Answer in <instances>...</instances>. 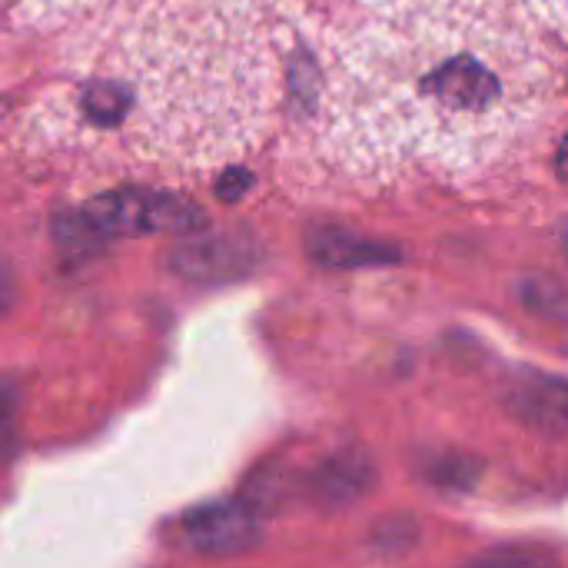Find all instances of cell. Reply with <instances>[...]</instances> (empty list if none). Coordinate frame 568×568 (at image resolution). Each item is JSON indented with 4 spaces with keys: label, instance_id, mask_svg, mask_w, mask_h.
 Wrapping results in <instances>:
<instances>
[{
    "label": "cell",
    "instance_id": "277c9868",
    "mask_svg": "<svg viewBox=\"0 0 568 568\" xmlns=\"http://www.w3.org/2000/svg\"><path fill=\"white\" fill-rule=\"evenodd\" d=\"M170 266L196 283H213V280H233L246 273L250 266V250L233 240V236H213V240H196L186 243L173 253Z\"/></svg>",
    "mask_w": 568,
    "mask_h": 568
},
{
    "label": "cell",
    "instance_id": "6da1fadb",
    "mask_svg": "<svg viewBox=\"0 0 568 568\" xmlns=\"http://www.w3.org/2000/svg\"><path fill=\"white\" fill-rule=\"evenodd\" d=\"M329 163L466 176L532 130L552 67L503 0H363L300 87Z\"/></svg>",
    "mask_w": 568,
    "mask_h": 568
},
{
    "label": "cell",
    "instance_id": "9c48e42d",
    "mask_svg": "<svg viewBox=\"0 0 568 568\" xmlns=\"http://www.w3.org/2000/svg\"><path fill=\"white\" fill-rule=\"evenodd\" d=\"M523 3H529L549 27L568 33V0H523Z\"/></svg>",
    "mask_w": 568,
    "mask_h": 568
},
{
    "label": "cell",
    "instance_id": "8fae6325",
    "mask_svg": "<svg viewBox=\"0 0 568 568\" xmlns=\"http://www.w3.org/2000/svg\"><path fill=\"white\" fill-rule=\"evenodd\" d=\"M13 273L7 270V263H0V313H7L10 310V303H13Z\"/></svg>",
    "mask_w": 568,
    "mask_h": 568
},
{
    "label": "cell",
    "instance_id": "30bf717a",
    "mask_svg": "<svg viewBox=\"0 0 568 568\" xmlns=\"http://www.w3.org/2000/svg\"><path fill=\"white\" fill-rule=\"evenodd\" d=\"M246 183H250V176H246V173H236V170H233V173H226V176L220 180V193H223V200H236V196H240V190H243Z\"/></svg>",
    "mask_w": 568,
    "mask_h": 568
},
{
    "label": "cell",
    "instance_id": "7a4b0ae2",
    "mask_svg": "<svg viewBox=\"0 0 568 568\" xmlns=\"http://www.w3.org/2000/svg\"><path fill=\"white\" fill-rule=\"evenodd\" d=\"M83 220L97 236H140V233H193L206 223L203 210L173 193L153 190H116L93 196Z\"/></svg>",
    "mask_w": 568,
    "mask_h": 568
},
{
    "label": "cell",
    "instance_id": "4fadbf2b",
    "mask_svg": "<svg viewBox=\"0 0 568 568\" xmlns=\"http://www.w3.org/2000/svg\"><path fill=\"white\" fill-rule=\"evenodd\" d=\"M566 250H568V226H566Z\"/></svg>",
    "mask_w": 568,
    "mask_h": 568
},
{
    "label": "cell",
    "instance_id": "7c38bea8",
    "mask_svg": "<svg viewBox=\"0 0 568 568\" xmlns=\"http://www.w3.org/2000/svg\"><path fill=\"white\" fill-rule=\"evenodd\" d=\"M559 173L568 176V136H566V143H562V150H559Z\"/></svg>",
    "mask_w": 568,
    "mask_h": 568
},
{
    "label": "cell",
    "instance_id": "52a82bcc",
    "mask_svg": "<svg viewBox=\"0 0 568 568\" xmlns=\"http://www.w3.org/2000/svg\"><path fill=\"white\" fill-rule=\"evenodd\" d=\"M130 110V97L120 87H90L83 93V113L93 123H120L123 113Z\"/></svg>",
    "mask_w": 568,
    "mask_h": 568
},
{
    "label": "cell",
    "instance_id": "ba28073f",
    "mask_svg": "<svg viewBox=\"0 0 568 568\" xmlns=\"http://www.w3.org/2000/svg\"><path fill=\"white\" fill-rule=\"evenodd\" d=\"M13 419H17V386H0V459L13 449Z\"/></svg>",
    "mask_w": 568,
    "mask_h": 568
},
{
    "label": "cell",
    "instance_id": "8992f818",
    "mask_svg": "<svg viewBox=\"0 0 568 568\" xmlns=\"http://www.w3.org/2000/svg\"><path fill=\"white\" fill-rule=\"evenodd\" d=\"M369 483H373V466L366 456H356V453L333 459L320 476V489L329 503H346V499L359 496Z\"/></svg>",
    "mask_w": 568,
    "mask_h": 568
},
{
    "label": "cell",
    "instance_id": "3957f363",
    "mask_svg": "<svg viewBox=\"0 0 568 568\" xmlns=\"http://www.w3.org/2000/svg\"><path fill=\"white\" fill-rule=\"evenodd\" d=\"M260 526L243 503H213L186 519V539L210 556H233L253 546Z\"/></svg>",
    "mask_w": 568,
    "mask_h": 568
},
{
    "label": "cell",
    "instance_id": "5b68a950",
    "mask_svg": "<svg viewBox=\"0 0 568 568\" xmlns=\"http://www.w3.org/2000/svg\"><path fill=\"white\" fill-rule=\"evenodd\" d=\"M516 413L536 429L559 433L568 426V389L559 379H532L519 389Z\"/></svg>",
    "mask_w": 568,
    "mask_h": 568
}]
</instances>
